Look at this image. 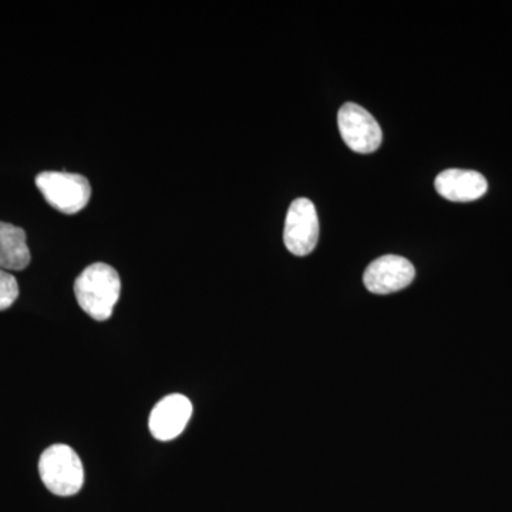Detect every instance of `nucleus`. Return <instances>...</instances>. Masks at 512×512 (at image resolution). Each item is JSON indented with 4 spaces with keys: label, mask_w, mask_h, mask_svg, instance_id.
Returning a JSON list of instances; mask_svg holds the SVG:
<instances>
[{
    "label": "nucleus",
    "mask_w": 512,
    "mask_h": 512,
    "mask_svg": "<svg viewBox=\"0 0 512 512\" xmlns=\"http://www.w3.org/2000/svg\"><path fill=\"white\" fill-rule=\"evenodd\" d=\"M74 293L80 308L90 318L103 322L113 315L114 306L119 302L120 276L113 266L97 262L87 266L76 279Z\"/></svg>",
    "instance_id": "nucleus-1"
},
{
    "label": "nucleus",
    "mask_w": 512,
    "mask_h": 512,
    "mask_svg": "<svg viewBox=\"0 0 512 512\" xmlns=\"http://www.w3.org/2000/svg\"><path fill=\"white\" fill-rule=\"evenodd\" d=\"M39 474L47 490L59 497H72L84 483L82 461L66 444H55L43 451Z\"/></svg>",
    "instance_id": "nucleus-2"
},
{
    "label": "nucleus",
    "mask_w": 512,
    "mask_h": 512,
    "mask_svg": "<svg viewBox=\"0 0 512 512\" xmlns=\"http://www.w3.org/2000/svg\"><path fill=\"white\" fill-rule=\"evenodd\" d=\"M36 185L45 200L63 214H76L89 204L92 187L84 175L45 171L36 177Z\"/></svg>",
    "instance_id": "nucleus-3"
},
{
    "label": "nucleus",
    "mask_w": 512,
    "mask_h": 512,
    "mask_svg": "<svg viewBox=\"0 0 512 512\" xmlns=\"http://www.w3.org/2000/svg\"><path fill=\"white\" fill-rule=\"evenodd\" d=\"M340 136L359 154H370L380 147L382 128L375 117L356 103H346L338 113Z\"/></svg>",
    "instance_id": "nucleus-4"
},
{
    "label": "nucleus",
    "mask_w": 512,
    "mask_h": 512,
    "mask_svg": "<svg viewBox=\"0 0 512 512\" xmlns=\"http://www.w3.org/2000/svg\"><path fill=\"white\" fill-rule=\"evenodd\" d=\"M319 220L315 205L308 198L292 202L286 215L284 242L288 251L296 256L311 254L318 244Z\"/></svg>",
    "instance_id": "nucleus-5"
},
{
    "label": "nucleus",
    "mask_w": 512,
    "mask_h": 512,
    "mask_svg": "<svg viewBox=\"0 0 512 512\" xmlns=\"http://www.w3.org/2000/svg\"><path fill=\"white\" fill-rule=\"evenodd\" d=\"M416 269L409 259L399 255H384L367 266L363 284L376 295L402 291L412 284Z\"/></svg>",
    "instance_id": "nucleus-6"
},
{
    "label": "nucleus",
    "mask_w": 512,
    "mask_h": 512,
    "mask_svg": "<svg viewBox=\"0 0 512 512\" xmlns=\"http://www.w3.org/2000/svg\"><path fill=\"white\" fill-rule=\"evenodd\" d=\"M192 416L190 399L183 394H170L156 404L150 414V431L157 440L177 439Z\"/></svg>",
    "instance_id": "nucleus-7"
},
{
    "label": "nucleus",
    "mask_w": 512,
    "mask_h": 512,
    "mask_svg": "<svg viewBox=\"0 0 512 512\" xmlns=\"http://www.w3.org/2000/svg\"><path fill=\"white\" fill-rule=\"evenodd\" d=\"M436 190L444 200L453 202L476 201L488 190L484 175L471 170L443 171L437 175Z\"/></svg>",
    "instance_id": "nucleus-8"
},
{
    "label": "nucleus",
    "mask_w": 512,
    "mask_h": 512,
    "mask_svg": "<svg viewBox=\"0 0 512 512\" xmlns=\"http://www.w3.org/2000/svg\"><path fill=\"white\" fill-rule=\"evenodd\" d=\"M30 255L25 229L0 221V269L23 271L28 268Z\"/></svg>",
    "instance_id": "nucleus-9"
},
{
    "label": "nucleus",
    "mask_w": 512,
    "mask_h": 512,
    "mask_svg": "<svg viewBox=\"0 0 512 512\" xmlns=\"http://www.w3.org/2000/svg\"><path fill=\"white\" fill-rule=\"evenodd\" d=\"M19 296V285L15 276L0 269V311H6Z\"/></svg>",
    "instance_id": "nucleus-10"
}]
</instances>
